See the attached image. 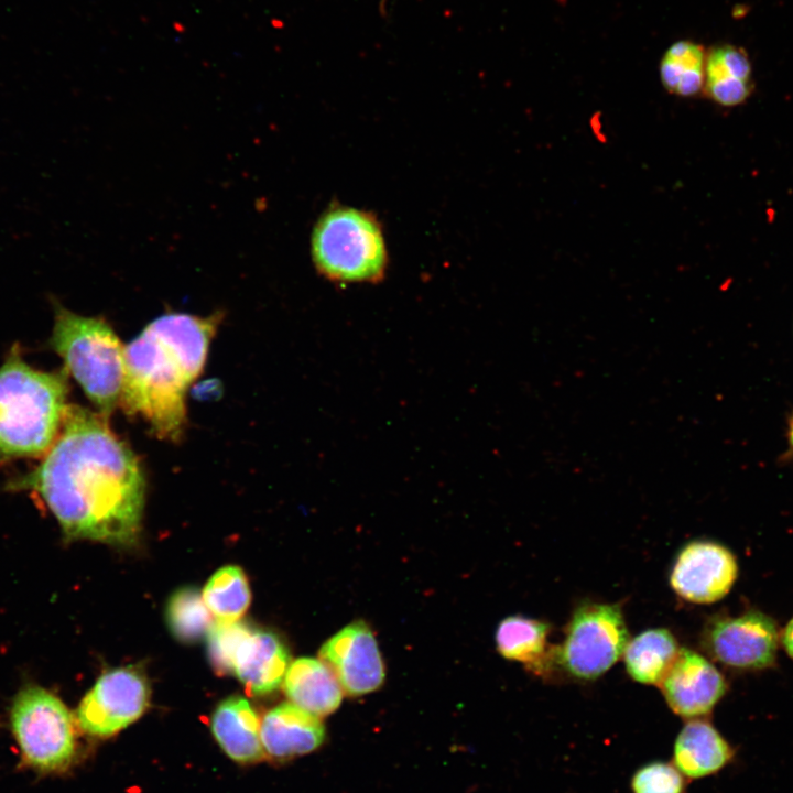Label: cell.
I'll return each mask as SVG.
<instances>
[{
	"label": "cell",
	"instance_id": "13",
	"mask_svg": "<svg viewBox=\"0 0 793 793\" xmlns=\"http://www.w3.org/2000/svg\"><path fill=\"white\" fill-rule=\"evenodd\" d=\"M324 740L325 728L321 718L293 703L278 705L261 721L264 752L278 760L309 753Z\"/></svg>",
	"mask_w": 793,
	"mask_h": 793
},
{
	"label": "cell",
	"instance_id": "4",
	"mask_svg": "<svg viewBox=\"0 0 793 793\" xmlns=\"http://www.w3.org/2000/svg\"><path fill=\"white\" fill-rule=\"evenodd\" d=\"M51 346L100 414L120 405L126 347L104 318L56 306Z\"/></svg>",
	"mask_w": 793,
	"mask_h": 793
},
{
	"label": "cell",
	"instance_id": "25",
	"mask_svg": "<svg viewBox=\"0 0 793 793\" xmlns=\"http://www.w3.org/2000/svg\"><path fill=\"white\" fill-rule=\"evenodd\" d=\"M686 778L672 762L653 761L640 767L632 775V793H685Z\"/></svg>",
	"mask_w": 793,
	"mask_h": 793
},
{
	"label": "cell",
	"instance_id": "7",
	"mask_svg": "<svg viewBox=\"0 0 793 793\" xmlns=\"http://www.w3.org/2000/svg\"><path fill=\"white\" fill-rule=\"evenodd\" d=\"M10 723L29 767L41 772L68 767L75 753L73 717L57 696L36 685L22 688L13 699Z\"/></svg>",
	"mask_w": 793,
	"mask_h": 793
},
{
	"label": "cell",
	"instance_id": "12",
	"mask_svg": "<svg viewBox=\"0 0 793 793\" xmlns=\"http://www.w3.org/2000/svg\"><path fill=\"white\" fill-rule=\"evenodd\" d=\"M659 686L670 709L687 720L705 718L727 691L715 665L687 648H680Z\"/></svg>",
	"mask_w": 793,
	"mask_h": 793
},
{
	"label": "cell",
	"instance_id": "15",
	"mask_svg": "<svg viewBox=\"0 0 793 793\" xmlns=\"http://www.w3.org/2000/svg\"><path fill=\"white\" fill-rule=\"evenodd\" d=\"M735 750L705 718L689 719L673 746L672 763L689 780L714 775L734 759Z\"/></svg>",
	"mask_w": 793,
	"mask_h": 793
},
{
	"label": "cell",
	"instance_id": "17",
	"mask_svg": "<svg viewBox=\"0 0 793 793\" xmlns=\"http://www.w3.org/2000/svg\"><path fill=\"white\" fill-rule=\"evenodd\" d=\"M283 686L291 703L319 718L334 713L343 698L335 674L322 660L313 658L291 663Z\"/></svg>",
	"mask_w": 793,
	"mask_h": 793
},
{
	"label": "cell",
	"instance_id": "22",
	"mask_svg": "<svg viewBox=\"0 0 793 793\" xmlns=\"http://www.w3.org/2000/svg\"><path fill=\"white\" fill-rule=\"evenodd\" d=\"M202 596L211 615L225 622L238 621L251 599L243 571L232 565L219 568L208 579Z\"/></svg>",
	"mask_w": 793,
	"mask_h": 793
},
{
	"label": "cell",
	"instance_id": "2",
	"mask_svg": "<svg viewBox=\"0 0 793 793\" xmlns=\"http://www.w3.org/2000/svg\"><path fill=\"white\" fill-rule=\"evenodd\" d=\"M221 313H167L124 348L120 405L140 415L157 437L177 441L186 423L185 393L203 371Z\"/></svg>",
	"mask_w": 793,
	"mask_h": 793
},
{
	"label": "cell",
	"instance_id": "9",
	"mask_svg": "<svg viewBox=\"0 0 793 793\" xmlns=\"http://www.w3.org/2000/svg\"><path fill=\"white\" fill-rule=\"evenodd\" d=\"M781 637L776 622L760 611L714 618L705 628L703 647L719 663L737 670L773 665Z\"/></svg>",
	"mask_w": 793,
	"mask_h": 793
},
{
	"label": "cell",
	"instance_id": "24",
	"mask_svg": "<svg viewBox=\"0 0 793 793\" xmlns=\"http://www.w3.org/2000/svg\"><path fill=\"white\" fill-rule=\"evenodd\" d=\"M252 631L242 622H215L207 634V652L214 671L219 675L233 674L237 651Z\"/></svg>",
	"mask_w": 793,
	"mask_h": 793
},
{
	"label": "cell",
	"instance_id": "11",
	"mask_svg": "<svg viewBox=\"0 0 793 793\" xmlns=\"http://www.w3.org/2000/svg\"><path fill=\"white\" fill-rule=\"evenodd\" d=\"M319 658L350 696L374 692L385 677L376 637L362 620L349 623L326 640Z\"/></svg>",
	"mask_w": 793,
	"mask_h": 793
},
{
	"label": "cell",
	"instance_id": "8",
	"mask_svg": "<svg viewBox=\"0 0 793 793\" xmlns=\"http://www.w3.org/2000/svg\"><path fill=\"white\" fill-rule=\"evenodd\" d=\"M150 688L132 666L105 672L82 699L76 717L83 731L106 738L139 719L146 710Z\"/></svg>",
	"mask_w": 793,
	"mask_h": 793
},
{
	"label": "cell",
	"instance_id": "6",
	"mask_svg": "<svg viewBox=\"0 0 793 793\" xmlns=\"http://www.w3.org/2000/svg\"><path fill=\"white\" fill-rule=\"evenodd\" d=\"M629 640L619 605L583 604L567 622L563 642L551 647L550 672L555 667L571 678L594 681L622 656Z\"/></svg>",
	"mask_w": 793,
	"mask_h": 793
},
{
	"label": "cell",
	"instance_id": "19",
	"mask_svg": "<svg viewBox=\"0 0 793 793\" xmlns=\"http://www.w3.org/2000/svg\"><path fill=\"white\" fill-rule=\"evenodd\" d=\"M550 631L551 626L545 621L509 616L497 627L496 647L504 659L521 662L535 674H546L550 673Z\"/></svg>",
	"mask_w": 793,
	"mask_h": 793
},
{
	"label": "cell",
	"instance_id": "20",
	"mask_svg": "<svg viewBox=\"0 0 793 793\" xmlns=\"http://www.w3.org/2000/svg\"><path fill=\"white\" fill-rule=\"evenodd\" d=\"M678 651L670 630L648 629L629 640L623 652L626 671L638 683L659 686Z\"/></svg>",
	"mask_w": 793,
	"mask_h": 793
},
{
	"label": "cell",
	"instance_id": "23",
	"mask_svg": "<svg viewBox=\"0 0 793 793\" xmlns=\"http://www.w3.org/2000/svg\"><path fill=\"white\" fill-rule=\"evenodd\" d=\"M165 617L171 633L183 643L207 637L214 624L211 612L194 587H183L171 595Z\"/></svg>",
	"mask_w": 793,
	"mask_h": 793
},
{
	"label": "cell",
	"instance_id": "5",
	"mask_svg": "<svg viewBox=\"0 0 793 793\" xmlns=\"http://www.w3.org/2000/svg\"><path fill=\"white\" fill-rule=\"evenodd\" d=\"M311 251L318 273L340 283L377 282L388 263L379 222L351 207H333L318 218Z\"/></svg>",
	"mask_w": 793,
	"mask_h": 793
},
{
	"label": "cell",
	"instance_id": "16",
	"mask_svg": "<svg viewBox=\"0 0 793 793\" xmlns=\"http://www.w3.org/2000/svg\"><path fill=\"white\" fill-rule=\"evenodd\" d=\"M210 727L218 745L232 760L253 763L264 757L261 724L246 698L231 696L220 702L213 713Z\"/></svg>",
	"mask_w": 793,
	"mask_h": 793
},
{
	"label": "cell",
	"instance_id": "14",
	"mask_svg": "<svg viewBox=\"0 0 793 793\" xmlns=\"http://www.w3.org/2000/svg\"><path fill=\"white\" fill-rule=\"evenodd\" d=\"M289 663V650L276 634L252 629L237 651L233 674L251 694L265 695L280 686Z\"/></svg>",
	"mask_w": 793,
	"mask_h": 793
},
{
	"label": "cell",
	"instance_id": "18",
	"mask_svg": "<svg viewBox=\"0 0 793 793\" xmlns=\"http://www.w3.org/2000/svg\"><path fill=\"white\" fill-rule=\"evenodd\" d=\"M752 67L747 51L734 44H720L706 52L703 93L720 106L742 104L750 96Z\"/></svg>",
	"mask_w": 793,
	"mask_h": 793
},
{
	"label": "cell",
	"instance_id": "21",
	"mask_svg": "<svg viewBox=\"0 0 793 793\" xmlns=\"http://www.w3.org/2000/svg\"><path fill=\"white\" fill-rule=\"evenodd\" d=\"M705 47L689 40L673 43L660 62L663 88L678 97H695L704 90Z\"/></svg>",
	"mask_w": 793,
	"mask_h": 793
},
{
	"label": "cell",
	"instance_id": "3",
	"mask_svg": "<svg viewBox=\"0 0 793 793\" xmlns=\"http://www.w3.org/2000/svg\"><path fill=\"white\" fill-rule=\"evenodd\" d=\"M67 376L30 367L12 352L0 367V456L32 457L58 436L66 412Z\"/></svg>",
	"mask_w": 793,
	"mask_h": 793
},
{
	"label": "cell",
	"instance_id": "27",
	"mask_svg": "<svg viewBox=\"0 0 793 793\" xmlns=\"http://www.w3.org/2000/svg\"><path fill=\"white\" fill-rule=\"evenodd\" d=\"M789 438H790L791 445L793 446V417L790 423Z\"/></svg>",
	"mask_w": 793,
	"mask_h": 793
},
{
	"label": "cell",
	"instance_id": "26",
	"mask_svg": "<svg viewBox=\"0 0 793 793\" xmlns=\"http://www.w3.org/2000/svg\"><path fill=\"white\" fill-rule=\"evenodd\" d=\"M781 642L785 652L791 659H793V618L789 621L785 629L783 630Z\"/></svg>",
	"mask_w": 793,
	"mask_h": 793
},
{
	"label": "cell",
	"instance_id": "1",
	"mask_svg": "<svg viewBox=\"0 0 793 793\" xmlns=\"http://www.w3.org/2000/svg\"><path fill=\"white\" fill-rule=\"evenodd\" d=\"M12 486L37 493L68 540L130 545L139 536L144 477L102 414L67 406L43 461Z\"/></svg>",
	"mask_w": 793,
	"mask_h": 793
},
{
	"label": "cell",
	"instance_id": "10",
	"mask_svg": "<svg viewBox=\"0 0 793 793\" xmlns=\"http://www.w3.org/2000/svg\"><path fill=\"white\" fill-rule=\"evenodd\" d=\"M738 576L735 555L724 545L705 540L687 543L678 552L670 575L672 589L694 604L724 598Z\"/></svg>",
	"mask_w": 793,
	"mask_h": 793
}]
</instances>
